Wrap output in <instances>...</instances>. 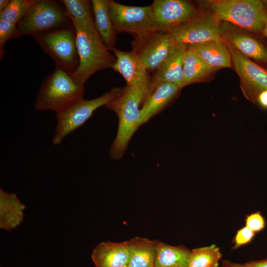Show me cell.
<instances>
[{
	"instance_id": "obj_1",
	"label": "cell",
	"mask_w": 267,
	"mask_h": 267,
	"mask_svg": "<svg viewBox=\"0 0 267 267\" xmlns=\"http://www.w3.org/2000/svg\"><path fill=\"white\" fill-rule=\"evenodd\" d=\"M200 5L220 22H225L242 29L262 34L267 21V8L260 0H212Z\"/></svg>"
},
{
	"instance_id": "obj_2",
	"label": "cell",
	"mask_w": 267,
	"mask_h": 267,
	"mask_svg": "<svg viewBox=\"0 0 267 267\" xmlns=\"http://www.w3.org/2000/svg\"><path fill=\"white\" fill-rule=\"evenodd\" d=\"M74 26L79 64L71 75L78 84L84 86L87 80L97 72L112 68L116 57L110 53L96 29Z\"/></svg>"
},
{
	"instance_id": "obj_3",
	"label": "cell",
	"mask_w": 267,
	"mask_h": 267,
	"mask_svg": "<svg viewBox=\"0 0 267 267\" xmlns=\"http://www.w3.org/2000/svg\"><path fill=\"white\" fill-rule=\"evenodd\" d=\"M145 99L139 93L126 86L122 93L105 106L114 112L118 118L116 136L110 149V157L121 158L134 133L140 127L141 109L139 106Z\"/></svg>"
},
{
	"instance_id": "obj_4",
	"label": "cell",
	"mask_w": 267,
	"mask_h": 267,
	"mask_svg": "<svg viewBox=\"0 0 267 267\" xmlns=\"http://www.w3.org/2000/svg\"><path fill=\"white\" fill-rule=\"evenodd\" d=\"M84 86L78 84L71 73L55 69L44 80L34 104L36 111L57 113L73 102L84 98Z\"/></svg>"
},
{
	"instance_id": "obj_5",
	"label": "cell",
	"mask_w": 267,
	"mask_h": 267,
	"mask_svg": "<svg viewBox=\"0 0 267 267\" xmlns=\"http://www.w3.org/2000/svg\"><path fill=\"white\" fill-rule=\"evenodd\" d=\"M123 88H113L101 96L90 100H78L56 113L57 125L52 142L60 144L68 134L82 127L94 111L119 96Z\"/></svg>"
},
{
	"instance_id": "obj_6",
	"label": "cell",
	"mask_w": 267,
	"mask_h": 267,
	"mask_svg": "<svg viewBox=\"0 0 267 267\" xmlns=\"http://www.w3.org/2000/svg\"><path fill=\"white\" fill-rule=\"evenodd\" d=\"M72 22L65 9L52 0H35L32 7L17 25L15 38L34 36L68 26Z\"/></svg>"
},
{
	"instance_id": "obj_7",
	"label": "cell",
	"mask_w": 267,
	"mask_h": 267,
	"mask_svg": "<svg viewBox=\"0 0 267 267\" xmlns=\"http://www.w3.org/2000/svg\"><path fill=\"white\" fill-rule=\"evenodd\" d=\"M56 67L73 73L79 64L76 31L72 24L33 36Z\"/></svg>"
},
{
	"instance_id": "obj_8",
	"label": "cell",
	"mask_w": 267,
	"mask_h": 267,
	"mask_svg": "<svg viewBox=\"0 0 267 267\" xmlns=\"http://www.w3.org/2000/svg\"><path fill=\"white\" fill-rule=\"evenodd\" d=\"M108 5L116 34L128 32L136 38L156 30L151 5L129 6L109 0Z\"/></svg>"
},
{
	"instance_id": "obj_9",
	"label": "cell",
	"mask_w": 267,
	"mask_h": 267,
	"mask_svg": "<svg viewBox=\"0 0 267 267\" xmlns=\"http://www.w3.org/2000/svg\"><path fill=\"white\" fill-rule=\"evenodd\" d=\"M156 30H172L198 18L200 7L186 0H155L151 4Z\"/></svg>"
},
{
	"instance_id": "obj_10",
	"label": "cell",
	"mask_w": 267,
	"mask_h": 267,
	"mask_svg": "<svg viewBox=\"0 0 267 267\" xmlns=\"http://www.w3.org/2000/svg\"><path fill=\"white\" fill-rule=\"evenodd\" d=\"M225 43L231 55L232 68L239 78L243 95L252 103H257L260 94L267 89V69Z\"/></svg>"
},
{
	"instance_id": "obj_11",
	"label": "cell",
	"mask_w": 267,
	"mask_h": 267,
	"mask_svg": "<svg viewBox=\"0 0 267 267\" xmlns=\"http://www.w3.org/2000/svg\"><path fill=\"white\" fill-rule=\"evenodd\" d=\"M175 42L168 32L155 30L135 38L133 51L148 71L157 70L170 54Z\"/></svg>"
},
{
	"instance_id": "obj_12",
	"label": "cell",
	"mask_w": 267,
	"mask_h": 267,
	"mask_svg": "<svg viewBox=\"0 0 267 267\" xmlns=\"http://www.w3.org/2000/svg\"><path fill=\"white\" fill-rule=\"evenodd\" d=\"M221 29L224 42L267 69V42L262 34L247 31L225 22H222Z\"/></svg>"
},
{
	"instance_id": "obj_13",
	"label": "cell",
	"mask_w": 267,
	"mask_h": 267,
	"mask_svg": "<svg viewBox=\"0 0 267 267\" xmlns=\"http://www.w3.org/2000/svg\"><path fill=\"white\" fill-rule=\"evenodd\" d=\"M110 51L116 57L111 68L119 73L127 86L141 94L145 100L153 89V82L138 56L133 50L126 52L113 48Z\"/></svg>"
},
{
	"instance_id": "obj_14",
	"label": "cell",
	"mask_w": 267,
	"mask_h": 267,
	"mask_svg": "<svg viewBox=\"0 0 267 267\" xmlns=\"http://www.w3.org/2000/svg\"><path fill=\"white\" fill-rule=\"evenodd\" d=\"M198 6L202 10L201 16L169 32L175 43H182L188 46L210 41H223L222 22L215 19L208 10Z\"/></svg>"
},
{
	"instance_id": "obj_15",
	"label": "cell",
	"mask_w": 267,
	"mask_h": 267,
	"mask_svg": "<svg viewBox=\"0 0 267 267\" xmlns=\"http://www.w3.org/2000/svg\"><path fill=\"white\" fill-rule=\"evenodd\" d=\"M187 45L175 43L169 56L157 69L153 78V89L161 82L172 83L183 88V63Z\"/></svg>"
},
{
	"instance_id": "obj_16",
	"label": "cell",
	"mask_w": 267,
	"mask_h": 267,
	"mask_svg": "<svg viewBox=\"0 0 267 267\" xmlns=\"http://www.w3.org/2000/svg\"><path fill=\"white\" fill-rule=\"evenodd\" d=\"M180 89L168 82L157 83L142 104L139 126L159 113L178 95Z\"/></svg>"
},
{
	"instance_id": "obj_17",
	"label": "cell",
	"mask_w": 267,
	"mask_h": 267,
	"mask_svg": "<svg viewBox=\"0 0 267 267\" xmlns=\"http://www.w3.org/2000/svg\"><path fill=\"white\" fill-rule=\"evenodd\" d=\"M91 259L96 267H122L128 266L130 253L127 241L100 242L93 250Z\"/></svg>"
},
{
	"instance_id": "obj_18",
	"label": "cell",
	"mask_w": 267,
	"mask_h": 267,
	"mask_svg": "<svg viewBox=\"0 0 267 267\" xmlns=\"http://www.w3.org/2000/svg\"><path fill=\"white\" fill-rule=\"evenodd\" d=\"M187 48L216 71L232 68L231 55L223 41H207L188 45Z\"/></svg>"
},
{
	"instance_id": "obj_19",
	"label": "cell",
	"mask_w": 267,
	"mask_h": 267,
	"mask_svg": "<svg viewBox=\"0 0 267 267\" xmlns=\"http://www.w3.org/2000/svg\"><path fill=\"white\" fill-rule=\"evenodd\" d=\"M25 206L13 193L0 189V227L10 231L23 221Z\"/></svg>"
},
{
	"instance_id": "obj_20",
	"label": "cell",
	"mask_w": 267,
	"mask_h": 267,
	"mask_svg": "<svg viewBox=\"0 0 267 267\" xmlns=\"http://www.w3.org/2000/svg\"><path fill=\"white\" fill-rule=\"evenodd\" d=\"M158 240L135 236L127 241L129 267H154Z\"/></svg>"
},
{
	"instance_id": "obj_21",
	"label": "cell",
	"mask_w": 267,
	"mask_h": 267,
	"mask_svg": "<svg viewBox=\"0 0 267 267\" xmlns=\"http://www.w3.org/2000/svg\"><path fill=\"white\" fill-rule=\"evenodd\" d=\"M216 71L187 48L183 59V88L192 84L209 81Z\"/></svg>"
},
{
	"instance_id": "obj_22",
	"label": "cell",
	"mask_w": 267,
	"mask_h": 267,
	"mask_svg": "<svg viewBox=\"0 0 267 267\" xmlns=\"http://www.w3.org/2000/svg\"><path fill=\"white\" fill-rule=\"evenodd\" d=\"M109 0H92L91 4L96 29L110 50L115 48L116 34L113 28L108 5Z\"/></svg>"
},
{
	"instance_id": "obj_23",
	"label": "cell",
	"mask_w": 267,
	"mask_h": 267,
	"mask_svg": "<svg viewBox=\"0 0 267 267\" xmlns=\"http://www.w3.org/2000/svg\"><path fill=\"white\" fill-rule=\"evenodd\" d=\"M191 250L157 241L154 267H188Z\"/></svg>"
},
{
	"instance_id": "obj_24",
	"label": "cell",
	"mask_w": 267,
	"mask_h": 267,
	"mask_svg": "<svg viewBox=\"0 0 267 267\" xmlns=\"http://www.w3.org/2000/svg\"><path fill=\"white\" fill-rule=\"evenodd\" d=\"M66 13L74 26L96 29L91 1L88 0H63Z\"/></svg>"
},
{
	"instance_id": "obj_25",
	"label": "cell",
	"mask_w": 267,
	"mask_h": 267,
	"mask_svg": "<svg viewBox=\"0 0 267 267\" xmlns=\"http://www.w3.org/2000/svg\"><path fill=\"white\" fill-rule=\"evenodd\" d=\"M222 255L220 248L215 244L193 249L188 267H218Z\"/></svg>"
},
{
	"instance_id": "obj_26",
	"label": "cell",
	"mask_w": 267,
	"mask_h": 267,
	"mask_svg": "<svg viewBox=\"0 0 267 267\" xmlns=\"http://www.w3.org/2000/svg\"><path fill=\"white\" fill-rule=\"evenodd\" d=\"M35 0H10L7 6L0 11V20L16 25L33 5Z\"/></svg>"
},
{
	"instance_id": "obj_27",
	"label": "cell",
	"mask_w": 267,
	"mask_h": 267,
	"mask_svg": "<svg viewBox=\"0 0 267 267\" xmlns=\"http://www.w3.org/2000/svg\"><path fill=\"white\" fill-rule=\"evenodd\" d=\"M16 24L0 20V58L1 59L4 54V47L7 42L16 34Z\"/></svg>"
},
{
	"instance_id": "obj_28",
	"label": "cell",
	"mask_w": 267,
	"mask_h": 267,
	"mask_svg": "<svg viewBox=\"0 0 267 267\" xmlns=\"http://www.w3.org/2000/svg\"><path fill=\"white\" fill-rule=\"evenodd\" d=\"M255 233L246 226L237 230L232 240L233 246L232 250L237 249L250 242L254 237Z\"/></svg>"
},
{
	"instance_id": "obj_29",
	"label": "cell",
	"mask_w": 267,
	"mask_h": 267,
	"mask_svg": "<svg viewBox=\"0 0 267 267\" xmlns=\"http://www.w3.org/2000/svg\"><path fill=\"white\" fill-rule=\"evenodd\" d=\"M245 226L255 233L263 230L266 226V221L260 212L248 215L245 220Z\"/></svg>"
},
{
	"instance_id": "obj_30",
	"label": "cell",
	"mask_w": 267,
	"mask_h": 267,
	"mask_svg": "<svg viewBox=\"0 0 267 267\" xmlns=\"http://www.w3.org/2000/svg\"><path fill=\"white\" fill-rule=\"evenodd\" d=\"M248 267H267V258L258 261H252L245 263Z\"/></svg>"
},
{
	"instance_id": "obj_31",
	"label": "cell",
	"mask_w": 267,
	"mask_h": 267,
	"mask_svg": "<svg viewBox=\"0 0 267 267\" xmlns=\"http://www.w3.org/2000/svg\"><path fill=\"white\" fill-rule=\"evenodd\" d=\"M257 103L261 107L267 109V89L260 94L258 98Z\"/></svg>"
},
{
	"instance_id": "obj_32",
	"label": "cell",
	"mask_w": 267,
	"mask_h": 267,
	"mask_svg": "<svg viewBox=\"0 0 267 267\" xmlns=\"http://www.w3.org/2000/svg\"><path fill=\"white\" fill-rule=\"evenodd\" d=\"M221 267H248L245 264L235 263L228 260H223Z\"/></svg>"
},
{
	"instance_id": "obj_33",
	"label": "cell",
	"mask_w": 267,
	"mask_h": 267,
	"mask_svg": "<svg viewBox=\"0 0 267 267\" xmlns=\"http://www.w3.org/2000/svg\"><path fill=\"white\" fill-rule=\"evenodd\" d=\"M10 0H0V11L4 9L9 3Z\"/></svg>"
},
{
	"instance_id": "obj_34",
	"label": "cell",
	"mask_w": 267,
	"mask_h": 267,
	"mask_svg": "<svg viewBox=\"0 0 267 267\" xmlns=\"http://www.w3.org/2000/svg\"><path fill=\"white\" fill-rule=\"evenodd\" d=\"M262 34L265 38L267 39V21L265 25Z\"/></svg>"
},
{
	"instance_id": "obj_35",
	"label": "cell",
	"mask_w": 267,
	"mask_h": 267,
	"mask_svg": "<svg viewBox=\"0 0 267 267\" xmlns=\"http://www.w3.org/2000/svg\"><path fill=\"white\" fill-rule=\"evenodd\" d=\"M264 1V2L266 7L267 8V0H265Z\"/></svg>"
},
{
	"instance_id": "obj_36",
	"label": "cell",
	"mask_w": 267,
	"mask_h": 267,
	"mask_svg": "<svg viewBox=\"0 0 267 267\" xmlns=\"http://www.w3.org/2000/svg\"><path fill=\"white\" fill-rule=\"evenodd\" d=\"M129 267L128 266H124V267Z\"/></svg>"
}]
</instances>
